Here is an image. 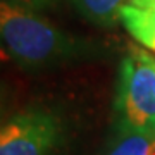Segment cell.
<instances>
[{"label": "cell", "instance_id": "ba28073f", "mask_svg": "<svg viewBox=\"0 0 155 155\" xmlns=\"http://www.w3.org/2000/svg\"><path fill=\"white\" fill-rule=\"evenodd\" d=\"M134 4H141V5H155V0H129Z\"/></svg>", "mask_w": 155, "mask_h": 155}, {"label": "cell", "instance_id": "3957f363", "mask_svg": "<svg viewBox=\"0 0 155 155\" xmlns=\"http://www.w3.org/2000/svg\"><path fill=\"white\" fill-rule=\"evenodd\" d=\"M66 121L57 109L31 105L0 122V155H57Z\"/></svg>", "mask_w": 155, "mask_h": 155}, {"label": "cell", "instance_id": "5b68a950", "mask_svg": "<svg viewBox=\"0 0 155 155\" xmlns=\"http://www.w3.org/2000/svg\"><path fill=\"white\" fill-rule=\"evenodd\" d=\"M153 150L155 133L114 126V136L104 155H152Z\"/></svg>", "mask_w": 155, "mask_h": 155}, {"label": "cell", "instance_id": "8992f818", "mask_svg": "<svg viewBox=\"0 0 155 155\" xmlns=\"http://www.w3.org/2000/svg\"><path fill=\"white\" fill-rule=\"evenodd\" d=\"M86 21L97 26H112L121 21V11L129 0H67Z\"/></svg>", "mask_w": 155, "mask_h": 155}, {"label": "cell", "instance_id": "7a4b0ae2", "mask_svg": "<svg viewBox=\"0 0 155 155\" xmlns=\"http://www.w3.org/2000/svg\"><path fill=\"white\" fill-rule=\"evenodd\" d=\"M114 126L155 133V57L138 47L119 64Z\"/></svg>", "mask_w": 155, "mask_h": 155}, {"label": "cell", "instance_id": "52a82bcc", "mask_svg": "<svg viewBox=\"0 0 155 155\" xmlns=\"http://www.w3.org/2000/svg\"><path fill=\"white\" fill-rule=\"evenodd\" d=\"M14 4H19V5H24L28 9H33V11L40 12V11H45L55 4L57 0H11Z\"/></svg>", "mask_w": 155, "mask_h": 155}, {"label": "cell", "instance_id": "6da1fadb", "mask_svg": "<svg viewBox=\"0 0 155 155\" xmlns=\"http://www.w3.org/2000/svg\"><path fill=\"white\" fill-rule=\"evenodd\" d=\"M0 43L26 67L83 61L98 50L95 41L72 36L36 11L11 0H0Z\"/></svg>", "mask_w": 155, "mask_h": 155}, {"label": "cell", "instance_id": "9c48e42d", "mask_svg": "<svg viewBox=\"0 0 155 155\" xmlns=\"http://www.w3.org/2000/svg\"><path fill=\"white\" fill-rule=\"evenodd\" d=\"M0 116H2V104H0Z\"/></svg>", "mask_w": 155, "mask_h": 155}, {"label": "cell", "instance_id": "277c9868", "mask_svg": "<svg viewBox=\"0 0 155 155\" xmlns=\"http://www.w3.org/2000/svg\"><path fill=\"white\" fill-rule=\"evenodd\" d=\"M121 22L140 45L155 54V5L127 2L121 11Z\"/></svg>", "mask_w": 155, "mask_h": 155}, {"label": "cell", "instance_id": "30bf717a", "mask_svg": "<svg viewBox=\"0 0 155 155\" xmlns=\"http://www.w3.org/2000/svg\"><path fill=\"white\" fill-rule=\"evenodd\" d=\"M152 155H155V150H153V152H152Z\"/></svg>", "mask_w": 155, "mask_h": 155}]
</instances>
